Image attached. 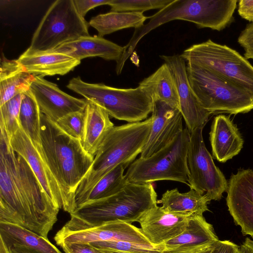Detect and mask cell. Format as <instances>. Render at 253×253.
Listing matches in <instances>:
<instances>
[{"label":"cell","instance_id":"f1b7e54d","mask_svg":"<svg viewBox=\"0 0 253 253\" xmlns=\"http://www.w3.org/2000/svg\"><path fill=\"white\" fill-rule=\"evenodd\" d=\"M125 169L121 164L107 173L89 191L82 205L107 198L121 191L127 183L124 174Z\"/></svg>","mask_w":253,"mask_h":253},{"label":"cell","instance_id":"7c38bea8","mask_svg":"<svg viewBox=\"0 0 253 253\" xmlns=\"http://www.w3.org/2000/svg\"><path fill=\"white\" fill-rule=\"evenodd\" d=\"M54 237L60 247L73 243L95 242L127 241L151 244L140 228L132 224L118 221L92 225L73 215ZM152 245V244H151Z\"/></svg>","mask_w":253,"mask_h":253},{"label":"cell","instance_id":"3957f363","mask_svg":"<svg viewBox=\"0 0 253 253\" xmlns=\"http://www.w3.org/2000/svg\"><path fill=\"white\" fill-rule=\"evenodd\" d=\"M152 124L151 117L143 121L114 126L107 133L95 154L93 163L79 184L75 194L76 209L92 188L119 165L129 167L142 152Z\"/></svg>","mask_w":253,"mask_h":253},{"label":"cell","instance_id":"836d02e7","mask_svg":"<svg viewBox=\"0 0 253 253\" xmlns=\"http://www.w3.org/2000/svg\"><path fill=\"white\" fill-rule=\"evenodd\" d=\"M56 123L69 135L82 141L84 131V111L68 114L60 118Z\"/></svg>","mask_w":253,"mask_h":253},{"label":"cell","instance_id":"e0dca14e","mask_svg":"<svg viewBox=\"0 0 253 253\" xmlns=\"http://www.w3.org/2000/svg\"><path fill=\"white\" fill-rule=\"evenodd\" d=\"M151 117L152 127L141 158H147L162 149L183 129L180 110L160 100H153Z\"/></svg>","mask_w":253,"mask_h":253},{"label":"cell","instance_id":"7402d4cb","mask_svg":"<svg viewBox=\"0 0 253 253\" xmlns=\"http://www.w3.org/2000/svg\"><path fill=\"white\" fill-rule=\"evenodd\" d=\"M53 50L79 61L89 57H99L117 63L123 54L124 47L103 37L87 36L65 42Z\"/></svg>","mask_w":253,"mask_h":253},{"label":"cell","instance_id":"f546056e","mask_svg":"<svg viewBox=\"0 0 253 253\" xmlns=\"http://www.w3.org/2000/svg\"><path fill=\"white\" fill-rule=\"evenodd\" d=\"M35 76L23 70L0 80V105L29 90Z\"/></svg>","mask_w":253,"mask_h":253},{"label":"cell","instance_id":"4dcf8cb0","mask_svg":"<svg viewBox=\"0 0 253 253\" xmlns=\"http://www.w3.org/2000/svg\"><path fill=\"white\" fill-rule=\"evenodd\" d=\"M23 93L19 94L0 105V127L6 132L9 139L20 127L19 113Z\"/></svg>","mask_w":253,"mask_h":253},{"label":"cell","instance_id":"603a6c76","mask_svg":"<svg viewBox=\"0 0 253 253\" xmlns=\"http://www.w3.org/2000/svg\"><path fill=\"white\" fill-rule=\"evenodd\" d=\"M114 126L105 109L87 100L84 136L81 141L84 150L94 158L103 139Z\"/></svg>","mask_w":253,"mask_h":253},{"label":"cell","instance_id":"2e32d148","mask_svg":"<svg viewBox=\"0 0 253 253\" xmlns=\"http://www.w3.org/2000/svg\"><path fill=\"white\" fill-rule=\"evenodd\" d=\"M30 89L41 113L55 123L68 114L84 111L87 104L86 99L67 94L41 76H35Z\"/></svg>","mask_w":253,"mask_h":253},{"label":"cell","instance_id":"5bb4252c","mask_svg":"<svg viewBox=\"0 0 253 253\" xmlns=\"http://www.w3.org/2000/svg\"><path fill=\"white\" fill-rule=\"evenodd\" d=\"M226 203L243 235L253 238V170L240 169L228 181Z\"/></svg>","mask_w":253,"mask_h":253},{"label":"cell","instance_id":"6da1fadb","mask_svg":"<svg viewBox=\"0 0 253 253\" xmlns=\"http://www.w3.org/2000/svg\"><path fill=\"white\" fill-rule=\"evenodd\" d=\"M0 128V222L18 225L48 239L60 210Z\"/></svg>","mask_w":253,"mask_h":253},{"label":"cell","instance_id":"9c48e42d","mask_svg":"<svg viewBox=\"0 0 253 253\" xmlns=\"http://www.w3.org/2000/svg\"><path fill=\"white\" fill-rule=\"evenodd\" d=\"M180 56L206 68L253 95V66L236 50L211 40L193 44Z\"/></svg>","mask_w":253,"mask_h":253},{"label":"cell","instance_id":"d6986e66","mask_svg":"<svg viewBox=\"0 0 253 253\" xmlns=\"http://www.w3.org/2000/svg\"><path fill=\"white\" fill-rule=\"evenodd\" d=\"M218 241L212 225L203 215L195 214L181 234L163 245L165 250L170 253H195Z\"/></svg>","mask_w":253,"mask_h":253},{"label":"cell","instance_id":"b9f144b4","mask_svg":"<svg viewBox=\"0 0 253 253\" xmlns=\"http://www.w3.org/2000/svg\"><path fill=\"white\" fill-rule=\"evenodd\" d=\"M241 253H253V240L249 238H246L240 246Z\"/></svg>","mask_w":253,"mask_h":253},{"label":"cell","instance_id":"8992f818","mask_svg":"<svg viewBox=\"0 0 253 253\" xmlns=\"http://www.w3.org/2000/svg\"><path fill=\"white\" fill-rule=\"evenodd\" d=\"M67 87L105 109L109 116L128 123L141 122L152 113L153 99L145 89L119 88L88 83L80 77L71 79Z\"/></svg>","mask_w":253,"mask_h":253},{"label":"cell","instance_id":"7bdbcfd3","mask_svg":"<svg viewBox=\"0 0 253 253\" xmlns=\"http://www.w3.org/2000/svg\"><path fill=\"white\" fill-rule=\"evenodd\" d=\"M0 253H9L7 245L1 238L0 244Z\"/></svg>","mask_w":253,"mask_h":253},{"label":"cell","instance_id":"8d00e7d4","mask_svg":"<svg viewBox=\"0 0 253 253\" xmlns=\"http://www.w3.org/2000/svg\"><path fill=\"white\" fill-rule=\"evenodd\" d=\"M110 0H74L79 14L84 18L87 12L97 6L108 4Z\"/></svg>","mask_w":253,"mask_h":253},{"label":"cell","instance_id":"ba28073f","mask_svg":"<svg viewBox=\"0 0 253 253\" xmlns=\"http://www.w3.org/2000/svg\"><path fill=\"white\" fill-rule=\"evenodd\" d=\"M190 133L183 128L167 145L147 158L135 160L125 174L127 182L152 183L171 180L188 185L187 154Z\"/></svg>","mask_w":253,"mask_h":253},{"label":"cell","instance_id":"60d3db41","mask_svg":"<svg viewBox=\"0 0 253 253\" xmlns=\"http://www.w3.org/2000/svg\"><path fill=\"white\" fill-rule=\"evenodd\" d=\"M9 253H40L24 245L13 243L7 245Z\"/></svg>","mask_w":253,"mask_h":253},{"label":"cell","instance_id":"f35d334b","mask_svg":"<svg viewBox=\"0 0 253 253\" xmlns=\"http://www.w3.org/2000/svg\"><path fill=\"white\" fill-rule=\"evenodd\" d=\"M238 12L242 18L253 23V0L238 1Z\"/></svg>","mask_w":253,"mask_h":253},{"label":"cell","instance_id":"f6af8a7d","mask_svg":"<svg viewBox=\"0 0 253 253\" xmlns=\"http://www.w3.org/2000/svg\"><path fill=\"white\" fill-rule=\"evenodd\" d=\"M105 253H128L125 252L113 250H101Z\"/></svg>","mask_w":253,"mask_h":253},{"label":"cell","instance_id":"4fadbf2b","mask_svg":"<svg viewBox=\"0 0 253 253\" xmlns=\"http://www.w3.org/2000/svg\"><path fill=\"white\" fill-rule=\"evenodd\" d=\"M168 66L174 80L179 98V110L190 133L199 127H204L209 117L213 114L204 109L190 85L185 60L180 55H161Z\"/></svg>","mask_w":253,"mask_h":253},{"label":"cell","instance_id":"d590c367","mask_svg":"<svg viewBox=\"0 0 253 253\" xmlns=\"http://www.w3.org/2000/svg\"><path fill=\"white\" fill-rule=\"evenodd\" d=\"M23 70H25L17 60H9L2 56L0 59V80Z\"/></svg>","mask_w":253,"mask_h":253},{"label":"cell","instance_id":"e575fe53","mask_svg":"<svg viewBox=\"0 0 253 253\" xmlns=\"http://www.w3.org/2000/svg\"><path fill=\"white\" fill-rule=\"evenodd\" d=\"M238 42L243 48L245 57L253 59V23L247 25L238 38Z\"/></svg>","mask_w":253,"mask_h":253},{"label":"cell","instance_id":"7a4b0ae2","mask_svg":"<svg viewBox=\"0 0 253 253\" xmlns=\"http://www.w3.org/2000/svg\"><path fill=\"white\" fill-rule=\"evenodd\" d=\"M40 136L44 159L62 192L63 211L71 214L76 209V189L89 170L94 157L84 150L80 140L65 133L43 114Z\"/></svg>","mask_w":253,"mask_h":253},{"label":"cell","instance_id":"52a82bcc","mask_svg":"<svg viewBox=\"0 0 253 253\" xmlns=\"http://www.w3.org/2000/svg\"><path fill=\"white\" fill-rule=\"evenodd\" d=\"M190 85L202 106L212 114L246 113L253 109V95L213 72L187 63Z\"/></svg>","mask_w":253,"mask_h":253},{"label":"cell","instance_id":"ac0fdd59","mask_svg":"<svg viewBox=\"0 0 253 253\" xmlns=\"http://www.w3.org/2000/svg\"><path fill=\"white\" fill-rule=\"evenodd\" d=\"M194 215L168 212L157 205L144 213L138 222L145 237L152 245L157 246L181 234Z\"/></svg>","mask_w":253,"mask_h":253},{"label":"cell","instance_id":"277c9868","mask_svg":"<svg viewBox=\"0 0 253 253\" xmlns=\"http://www.w3.org/2000/svg\"><path fill=\"white\" fill-rule=\"evenodd\" d=\"M237 0H173L165 7L149 17V22L136 29L127 44L124 47L122 58L116 68L122 71L128 57L138 42L146 34L169 21H189L200 28L220 31L233 21Z\"/></svg>","mask_w":253,"mask_h":253},{"label":"cell","instance_id":"8fae6325","mask_svg":"<svg viewBox=\"0 0 253 253\" xmlns=\"http://www.w3.org/2000/svg\"><path fill=\"white\" fill-rule=\"evenodd\" d=\"M203 128L198 127L190 132L187 154L188 185L190 189L205 195L210 202L220 200L227 190L228 181L206 148Z\"/></svg>","mask_w":253,"mask_h":253},{"label":"cell","instance_id":"ffe728a7","mask_svg":"<svg viewBox=\"0 0 253 253\" xmlns=\"http://www.w3.org/2000/svg\"><path fill=\"white\" fill-rule=\"evenodd\" d=\"M17 60L26 72L42 77L64 75L81 63L71 56L53 50L32 52L26 50Z\"/></svg>","mask_w":253,"mask_h":253},{"label":"cell","instance_id":"bcb514c9","mask_svg":"<svg viewBox=\"0 0 253 253\" xmlns=\"http://www.w3.org/2000/svg\"><path fill=\"white\" fill-rule=\"evenodd\" d=\"M238 253H241V252H240V250H239V252H238Z\"/></svg>","mask_w":253,"mask_h":253},{"label":"cell","instance_id":"30bf717a","mask_svg":"<svg viewBox=\"0 0 253 253\" xmlns=\"http://www.w3.org/2000/svg\"><path fill=\"white\" fill-rule=\"evenodd\" d=\"M88 26L78 12L74 0H55L42 19L27 50H51L65 42L89 36Z\"/></svg>","mask_w":253,"mask_h":253},{"label":"cell","instance_id":"74e56055","mask_svg":"<svg viewBox=\"0 0 253 253\" xmlns=\"http://www.w3.org/2000/svg\"><path fill=\"white\" fill-rule=\"evenodd\" d=\"M65 253H105L100 249L94 248L89 243H73L60 247Z\"/></svg>","mask_w":253,"mask_h":253},{"label":"cell","instance_id":"83f0119b","mask_svg":"<svg viewBox=\"0 0 253 253\" xmlns=\"http://www.w3.org/2000/svg\"><path fill=\"white\" fill-rule=\"evenodd\" d=\"M42 114L30 89L23 93L19 113L20 127L42 155L40 136Z\"/></svg>","mask_w":253,"mask_h":253},{"label":"cell","instance_id":"1f68e13d","mask_svg":"<svg viewBox=\"0 0 253 253\" xmlns=\"http://www.w3.org/2000/svg\"><path fill=\"white\" fill-rule=\"evenodd\" d=\"M100 250H113L128 253H170L165 250L163 244L159 245L127 241L95 242L89 243Z\"/></svg>","mask_w":253,"mask_h":253},{"label":"cell","instance_id":"4316f807","mask_svg":"<svg viewBox=\"0 0 253 253\" xmlns=\"http://www.w3.org/2000/svg\"><path fill=\"white\" fill-rule=\"evenodd\" d=\"M0 238L6 245H24L40 253H62L48 239L21 226L0 222Z\"/></svg>","mask_w":253,"mask_h":253},{"label":"cell","instance_id":"9a60e30c","mask_svg":"<svg viewBox=\"0 0 253 253\" xmlns=\"http://www.w3.org/2000/svg\"><path fill=\"white\" fill-rule=\"evenodd\" d=\"M9 143L13 150L28 163L55 206L63 210L64 199L58 182L43 157L21 127L12 134Z\"/></svg>","mask_w":253,"mask_h":253},{"label":"cell","instance_id":"5b68a950","mask_svg":"<svg viewBox=\"0 0 253 253\" xmlns=\"http://www.w3.org/2000/svg\"><path fill=\"white\" fill-rule=\"evenodd\" d=\"M157 204V194L152 183L127 182L117 193L86 203L70 215L92 225L118 221L132 224Z\"/></svg>","mask_w":253,"mask_h":253},{"label":"cell","instance_id":"d4e9b609","mask_svg":"<svg viewBox=\"0 0 253 253\" xmlns=\"http://www.w3.org/2000/svg\"><path fill=\"white\" fill-rule=\"evenodd\" d=\"M153 99L162 101L179 110L176 85L168 66L164 63L154 73L139 83Z\"/></svg>","mask_w":253,"mask_h":253},{"label":"cell","instance_id":"d6a6232c","mask_svg":"<svg viewBox=\"0 0 253 253\" xmlns=\"http://www.w3.org/2000/svg\"><path fill=\"white\" fill-rule=\"evenodd\" d=\"M173 0H110V11L143 13L151 9L165 7Z\"/></svg>","mask_w":253,"mask_h":253},{"label":"cell","instance_id":"ee69618b","mask_svg":"<svg viewBox=\"0 0 253 253\" xmlns=\"http://www.w3.org/2000/svg\"><path fill=\"white\" fill-rule=\"evenodd\" d=\"M215 244L210 246H209V247H208L205 249H203L201 250V251L197 252L195 253H211L213 249Z\"/></svg>","mask_w":253,"mask_h":253},{"label":"cell","instance_id":"ab89813d","mask_svg":"<svg viewBox=\"0 0 253 253\" xmlns=\"http://www.w3.org/2000/svg\"><path fill=\"white\" fill-rule=\"evenodd\" d=\"M240 247L229 240H219L211 253H238Z\"/></svg>","mask_w":253,"mask_h":253},{"label":"cell","instance_id":"484cf974","mask_svg":"<svg viewBox=\"0 0 253 253\" xmlns=\"http://www.w3.org/2000/svg\"><path fill=\"white\" fill-rule=\"evenodd\" d=\"M149 17L143 13L110 11L92 17L88 22L98 32V36H104L129 28H139Z\"/></svg>","mask_w":253,"mask_h":253},{"label":"cell","instance_id":"44dd1931","mask_svg":"<svg viewBox=\"0 0 253 253\" xmlns=\"http://www.w3.org/2000/svg\"><path fill=\"white\" fill-rule=\"evenodd\" d=\"M212 157L225 163L238 154L243 147L244 140L236 126L230 118L224 115L216 116L210 132Z\"/></svg>","mask_w":253,"mask_h":253},{"label":"cell","instance_id":"cb8c5ba5","mask_svg":"<svg viewBox=\"0 0 253 253\" xmlns=\"http://www.w3.org/2000/svg\"><path fill=\"white\" fill-rule=\"evenodd\" d=\"M209 203L205 195H201L193 189L185 193H180L177 188L167 190L158 204L166 212L189 215H203L209 211Z\"/></svg>","mask_w":253,"mask_h":253}]
</instances>
